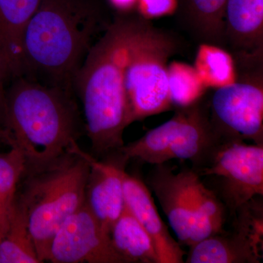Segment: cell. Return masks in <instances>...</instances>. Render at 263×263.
I'll use <instances>...</instances> for the list:
<instances>
[{
  "label": "cell",
  "mask_w": 263,
  "mask_h": 263,
  "mask_svg": "<svg viewBox=\"0 0 263 263\" xmlns=\"http://www.w3.org/2000/svg\"><path fill=\"white\" fill-rule=\"evenodd\" d=\"M43 0H0V57L8 77L22 76V38Z\"/></svg>",
  "instance_id": "cell-15"
},
{
  "label": "cell",
  "mask_w": 263,
  "mask_h": 263,
  "mask_svg": "<svg viewBox=\"0 0 263 263\" xmlns=\"http://www.w3.org/2000/svg\"><path fill=\"white\" fill-rule=\"evenodd\" d=\"M25 172V162L22 153L10 147L8 152L0 153V240L4 238L14 209L19 181Z\"/></svg>",
  "instance_id": "cell-20"
},
{
  "label": "cell",
  "mask_w": 263,
  "mask_h": 263,
  "mask_svg": "<svg viewBox=\"0 0 263 263\" xmlns=\"http://www.w3.org/2000/svg\"><path fill=\"white\" fill-rule=\"evenodd\" d=\"M109 6L117 11V14H132L136 11L138 0H106Z\"/></svg>",
  "instance_id": "cell-23"
},
{
  "label": "cell",
  "mask_w": 263,
  "mask_h": 263,
  "mask_svg": "<svg viewBox=\"0 0 263 263\" xmlns=\"http://www.w3.org/2000/svg\"><path fill=\"white\" fill-rule=\"evenodd\" d=\"M226 3L227 0H179L176 12L186 28L202 43L224 48Z\"/></svg>",
  "instance_id": "cell-16"
},
{
  "label": "cell",
  "mask_w": 263,
  "mask_h": 263,
  "mask_svg": "<svg viewBox=\"0 0 263 263\" xmlns=\"http://www.w3.org/2000/svg\"><path fill=\"white\" fill-rule=\"evenodd\" d=\"M47 261L53 263H123L110 235L85 203L69 216L53 236Z\"/></svg>",
  "instance_id": "cell-11"
},
{
  "label": "cell",
  "mask_w": 263,
  "mask_h": 263,
  "mask_svg": "<svg viewBox=\"0 0 263 263\" xmlns=\"http://www.w3.org/2000/svg\"><path fill=\"white\" fill-rule=\"evenodd\" d=\"M262 202L256 197L233 216L222 231L190 247L186 263H259L262 259Z\"/></svg>",
  "instance_id": "cell-10"
},
{
  "label": "cell",
  "mask_w": 263,
  "mask_h": 263,
  "mask_svg": "<svg viewBox=\"0 0 263 263\" xmlns=\"http://www.w3.org/2000/svg\"><path fill=\"white\" fill-rule=\"evenodd\" d=\"M226 46L238 58L263 57V0H227Z\"/></svg>",
  "instance_id": "cell-14"
},
{
  "label": "cell",
  "mask_w": 263,
  "mask_h": 263,
  "mask_svg": "<svg viewBox=\"0 0 263 263\" xmlns=\"http://www.w3.org/2000/svg\"><path fill=\"white\" fill-rule=\"evenodd\" d=\"M79 111L72 91L17 78L5 95V143L22 153L24 176L48 168L76 143Z\"/></svg>",
  "instance_id": "cell-2"
},
{
  "label": "cell",
  "mask_w": 263,
  "mask_h": 263,
  "mask_svg": "<svg viewBox=\"0 0 263 263\" xmlns=\"http://www.w3.org/2000/svg\"><path fill=\"white\" fill-rule=\"evenodd\" d=\"M147 181L180 245L192 247L224 230L226 207L195 170L156 164Z\"/></svg>",
  "instance_id": "cell-5"
},
{
  "label": "cell",
  "mask_w": 263,
  "mask_h": 263,
  "mask_svg": "<svg viewBox=\"0 0 263 263\" xmlns=\"http://www.w3.org/2000/svg\"><path fill=\"white\" fill-rule=\"evenodd\" d=\"M178 48L172 34L140 16L126 48L123 67L132 123L173 108L168 61Z\"/></svg>",
  "instance_id": "cell-6"
},
{
  "label": "cell",
  "mask_w": 263,
  "mask_h": 263,
  "mask_svg": "<svg viewBox=\"0 0 263 263\" xmlns=\"http://www.w3.org/2000/svg\"><path fill=\"white\" fill-rule=\"evenodd\" d=\"M23 211L15 202L9 228L0 240V263H40Z\"/></svg>",
  "instance_id": "cell-19"
},
{
  "label": "cell",
  "mask_w": 263,
  "mask_h": 263,
  "mask_svg": "<svg viewBox=\"0 0 263 263\" xmlns=\"http://www.w3.org/2000/svg\"><path fill=\"white\" fill-rule=\"evenodd\" d=\"M80 152L90 164L85 203L105 233L110 235L125 208L122 178L124 166L97 160L81 148Z\"/></svg>",
  "instance_id": "cell-12"
},
{
  "label": "cell",
  "mask_w": 263,
  "mask_h": 263,
  "mask_svg": "<svg viewBox=\"0 0 263 263\" xmlns=\"http://www.w3.org/2000/svg\"><path fill=\"white\" fill-rule=\"evenodd\" d=\"M222 142L211 121L209 103L202 98L176 108L167 122L124 144L116 153L119 157L116 162L124 165L128 160H137L156 165L179 159L190 161L198 172Z\"/></svg>",
  "instance_id": "cell-7"
},
{
  "label": "cell",
  "mask_w": 263,
  "mask_h": 263,
  "mask_svg": "<svg viewBox=\"0 0 263 263\" xmlns=\"http://www.w3.org/2000/svg\"><path fill=\"white\" fill-rule=\"evenodd\" d=\"M109 24L101 0H43L24 32L22 76L72 91L95 37Z\"/></svg>",
  "instance_id": "cell-1"
},
{
  "label": "cell",
  "mask_w": 263,
  "mask_h": 263,
  "mask_svg": "<svg viewBox=\"0 0 263 263\" xmlns=\"http://www.w3.org/2000/svg\"><path fill=\"white\" fill-rule=\"evenodd\" d=\"M7 78H8V73H7L3 60L0 57V127H3L5 119V95L6 94L4 91V83Z\"/></svg>",
  "instance_id": "cell-24"
},
{
  "label": "cell",
  "mask_w": 263,
  "mask_h": 263,
  "mask_svg": "<svg viewBox=\"0 0 263 263\" xmlns=\"http://www.w3.org/2000/svg\"><path fill=\"white\" fill-rule=\"evenodd\" d=\"M197 173L200 177L215 179L214 192L233 217L240 208L256 197H262L263 145L222 142Z\"/></svg>",
  "instance_id": "cell-9"
},
{
  "label": "cell",
  "mask_w": 263,
  "mask_h": 263,
  "mask_svg": "<svg viewBox=\"0 0 263 263\" xmlns=\"http://www.w3.org/2000/svg\"><path fill=\"white\" fill-rule=\"evenodd\" d=\"M170 95L173 108H183L203 98L206 91L194 67L181 62L168 65Z\"/></svg>",
  "instance_id": "cell-21"
},
{
  "label": "cell",
  "mask_w": 263,
  "mask_h": 263,
  "mask_svg": "<svg viewBox=\"0 0 263 263\" xmlns=\"http://www.w3.org/2000/svg\"><path fill=\"white\" fill-rule=\"evenodd\" d=\"M234 60L236 79L212 95L211 121L222 141L263 145V58Z\"/></svg>",
  "instance_id": "cell-8"
},
{
  "label": "cell",
  "mask_w": 263,
  "mask_h": 263,
  "mask_svg": "<svg viewBox=\"0 0 263 263\" xmlns=\"http://www.w3.org/2000/svg\"><path fill=\"white\" fill-rule=\"evenodd\" d=\"M0 143H5L4 133H3V128L1 127H0Z\"/></svg>",
  "instance_id": "cell-25"
},
{
  "label": "cell",
  "mask_w": 263,
  "mask_h": 263,
  "mask_svg": "<svg viewBox=\"0 0 263 263\" xmlns=\"http://www.w3.org/2000/svg\"><path fill=\"white\" fill-rule=\"evenodd\" d=\"M179 0H138L136 12L146 20L160 18L176 12Z\"/></svg>",
  "instance_id": "cell-22"
},
{
  "label": "cell",
  "mask_w": 263,
  "mask_h": 263,
  "mask_svg": "<svg viewBox=\"0 0 263 263\" xmlns=\"http://www.w3.org/2000/svg\"><path fill=\"white\" fill-rule=\"evenodd\" d=\"M110 238L123 263H161L150 235L126 205L112 228Z\"/></svg>",
  "instance_id": "cell-17"
},
{
  "label": "cell",
  "mask_w": 263,
  "mask_h": 263,
  "mask_svg": "<svg viewBox=\"0 0 263 263\" xmlns=\"http://www.w3.org/2000/svg\"><path fill=\"white\" fill-rule=\"evenodd\" d=\"M122 178L126 206L150 235L161 263L184 262L186 253L161 219L146 183L124 169Z\"/></svg>",
  "instance_id": "cell-13"
},
{
  "label": "cell",
  "mask_w": 263,
  "mask_h": 263,
  "mask_svg": "<svg viewBox=\"0 0 263 263\" xmlns=\"http://www.w3.org/2000/svg\"><path fill=\"white\" fill-rule=\"evenodd\" d=\"M90 164L76 144L48 168L27 175L15 202L23 211L37 256L47 261L57 230L85 202Z\"/></svg>",
  "instance_id": "cell-4"
},
{
  "label": "cell",
  "mask_w": 263,
  "mask_h": 263,
  "mask_svg": "<svg viewBox=\"0 0 263 263\" xmlns=\"http://www.w3.org/2000/svg\"><path fill=\"white\" fill-rule=\"evenodd\" d=\"M194 68L207 89L233 84L237 77L233 54L226 48L210 43H201L199 46Z\"/></svg>",
  "instance_id": "cell-18"
},
{
  "label": "cell",
  "mask_w": 263,
  "mask_h": 263,
  "mask_svg": "<svg viewBox=\"0 0 263 263\" xmlns=\"http://www.w3.org/2000/svg\"><path fill=\"white\" fill-rule=\"evenodd\" d=\"M139 15L117 14L93 45L74 79L84 110L86 130L98 155L116 154L132 124L124 84L126 48Z\"/></svg>",
  "instance_id": "cell-3"
}]
</instances>
